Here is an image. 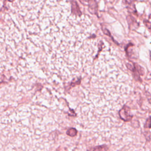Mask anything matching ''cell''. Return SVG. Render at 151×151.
Instances as JSON below:
<instances>
[{"mask_svg": "<svg viewBox=\"0 0 151 151\" xmlns=\"http://www.w3.org/2000/svg\"><path fill=\"white\" fill-rule=\"evenodd\" d=\"M119 114L120 117L125 122L130 121L133 117V115L130 114V109L126 106L120 110Z\"/></svg>", "mask_w": 151, "mask_h": 151, "instance_id": "1", "label": "cell"}, {"mask_svg": "<svg viewBox=\"0 0 151 151\" xmlns=\"http://www.w3.org/2000/svg\"><path fill=\"white\" fill-rule=\"evenodd\" d=\"M107 150V147L106 145L98 146L93 149V151H106Z\"/></svg>", "mask_w": 151, "mask_h": 151, "instance_id": "3", "label": "cell"}, {"mask_svg": "<svg viewBox=\"0 0 151 151\" xmlns=\"http://www.w3.org/2000/svg\"><path fill=\"white\" fill-rule=\"evenodd\" d=\"M77 130L75 128L72 127V128H70L67 130L66 134L71 137H74L77 134Z\"/></svg>", "mask_w": 151, "mask_h": 151, "instance_id": "2", "label": "cell"}]
</instances>
